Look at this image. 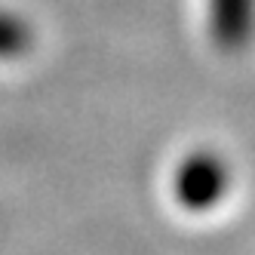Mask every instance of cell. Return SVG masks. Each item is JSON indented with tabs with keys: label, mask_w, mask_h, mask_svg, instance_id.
Listing matches in <instances>:
<instances>
[{
	"label": "cell",
	"mask_w": 255,
	"mask_h": 255,
	"mask_svg": "<svg viewBox=\"0 0 255 255\" xmlns=\"http://www.w3.org/2000/svg\"><path fill=\"white\" fill-rule=\"evenodd\" d=\"M231 191V169L215 151H191L172 172V197L188 212L215 209Z\"/></svg>",
	"instance_id": "6da1fadb"
},
{
	"label": "cell",
	"mask_w": 255,
	"mask_h": 255,
	"mask_svg": "<svg viewBox=\"0 0 255 255\" xmlns=\"http://www.w3.org/2000/svg\"><path fill=\"white\" fill-rule=\"evenodd\" d=\"M206 31L222 52H243L255 40V0H206Z\"/></svg>",
	"instance_id": "7a4b0ae2"
},
{
	"label": "cell",
	"mask_w": 255,
	"mask_h": 255,
	"mask_svg": "<svg viewBox=\"0 0 255 255\" xmlns=\"http://www.w3.org/2000/svg\"><path fill=\"white\" fill-rule=\"evenodd\" d=\"M28 46H31V28L19 15L0 12V59L22 56Z\"/></svg>",
	"instance_id": "3957f363"
}]
</instances>
